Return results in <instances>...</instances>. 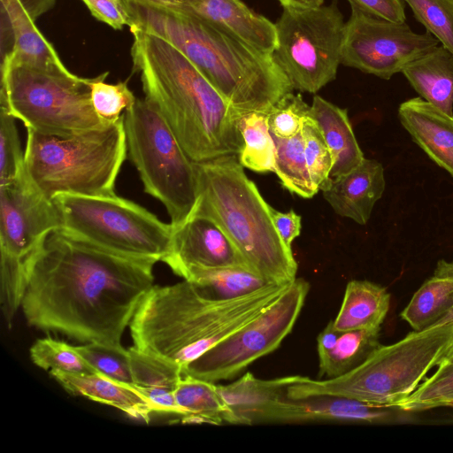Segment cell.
Returning a JSON list of instances; mask_svg holds the SVG:
<instances>
[{"instance_id":"obj_1","label":"cell","mask_w":453,"mask_h":453,"mask_svg":"<svg viewBox=\"0 0 453 453\" xmlns=\"http://www.w3.org/2000/svg\"><path fill=\"white\" fill-rule=\"evenodd\" d=\"M157 262L120 255L64 228L48 233L27 259L21 302L27 324L88 343L121 345Z\"/></svg>"},{"instance_id":"obj_2","label":"cell","mask_w":453,"mask_h":453,"mask_svg":"<svg viewBox=\"0 0 453 453\" xmlns=\"http://www.w3.org/2000/svg\"><path fill=\"white\" fill-rule=\"evenodd\" d=\"M133 69L147 99L161 114L188 157L203 162L238 156L243 147L240 114L196 65L166 40L137 27Z\"/></svg>"},{"instance_id":"obj_3","label":"cell","mask_w":453,"mask_h":453,"mask_svg":"<svg viewBox=\"0 0 453 453\" xmlns=\"http://www.w3.org/2000/svg\"><path fill=\"white\" fill-rule=\"evenodd\" d=\"M126 4L133 20L131 27L175 46L240 114L268 111L294 89L273 54L258 50L186 11Z\"/></svg>"},{"instance_id":"obj_4","label":"cell","mask_w":453,"mask_h":453,"mask_svg":"<svg viewBox=\"0 0 453 453\" xmlns=\"http://www.w3.org/2000/svg\"><path fill=\"white\" fill-rule=\"evenodd\" d=\"M288 284H268L244 296L218 299L183 281L153 287L131 322L134 347L185 368L256 318Z\"/></svg>"},{"instance_id":"obj_5","label":"cell","mask_w":453,"mask_h":453,"mask_svg":"<svg viewBox=\"0 0 453 453\" xmlns=\"http://www.w3.org/2000/svg\"><path fill=\"white\" fill-rule=\"evenodd\" d=\"M194 163L198 198L191 215L216 222L251 270L266 281L292 282L297 272L292 250L277 232L270 205L245 174L238 157Z\"/></svg>"},{"instance_id":"obj_6","label":"cell","mask_w":453,"mask_h":453,"mask_svg":"<svg viewBox=\"0 0 453 453\" xmlns=\"http://www.w3.org/2000/svg\"><path fill=\"white\" fill-rule=\"evenodd\" d=\"M452 339L453 319L413 331L395 343L380 345L362 364L343 375L322 380L303 376L288 387L287 397L339 395L395 408L437 366Z\"/></svg>"},{"instance_id":"obj_7","label":"cell","mask_w":453,"mask_h":453,"mask_svg":"<svg viewBox=\"0 0 453 453\" xmlns=\"http://www.w3.org/2000/svg\"><path fill=\"white\" fill-rule=\"evenodd\" d=\"M27 130L24 172L45 196L116 195V180L127 156L124 114L104 128L67 137Z\"/></svg>"},{"instance_id":"obj_8","label":"cell","mask_w":453,"mask_h":453,"mask_svg":"<svg viewBox=\"0 0 453 453\" xmlns=\"http://www.w3.org/2000/svg\"><path fill=\"white\" fill-rule=\"evenodd\" d=\"M92 78L66 69H46L9 60L1 62L0 106L27 129L60 137L108 126L91 103Z\"/></svg>"},{"instance_id":"obj_9","label":"cell","mask_w":453,"mask_h":453,"mask_svg":"<svg viewBox=\"0 0 453 453\" xmlns=\"http://www.w3.org/2000/svg\"><path fill=\"white\" fill-rule=\"evenodd\" d=\"M127 157L136 168L144 191L165 208L177 226L192 214L198 198L195 163L174 134L145 98L124 112Z\"/></svg>"},{"instance_id":"obj_10","label":"cell","mask_w":453,"mask_h":453,"mask_svg":"<svg viewBox=\"0 0 453 453\" xmlns=\"http://www.w3.org/2000/svg\"><path fill=\"white\" fill-rule=\"evenodd\" d=\"M62 228L97 246L134 258L162 261L173 226L144 207L117 195L89 196L61 193L52 198Z\"/></svg>"},{"instance_id":"obj_11","label":"cell","mask_w":453,"mask_h":453,"mask_svg":"<svg viewBox=\"0 0 453 453\" xmlns=\"http://www.w3.org/2000/svg\"><path fill=\"white\" fill-rule=\"evenodd\" d=\"M274 24L278 42L273 55L294 89L316 93L335 79L345 27L335 2L283 8Z\"/></svg>"},{"instance_id":"obj_12","label":"cell","mask_w":453,"mask_h":453,"mask_svg":"<svg viewBox=\"0 0 453 453\" xmlns=\"http://www.w3.org/2000/svg\"><path fill=\"white\" fill-rule=\"evenodd\" d=\"M309 289L308 281L296 278L272 304L191 362L183 374L213 383L230 380L274 351L292 331Z\"/></svg>"},{"instance_id":"obj_13","label":"cell","mask_w":453,"mask_h":453,"mask_svg":"<svg viewBox=\"0 0 453 453\" xmlns=\"http://www.w3.org/2000/svg\"><path fill=\"white\" fill-rule=\"evenodd\" d=\"M438 45L439 41L427 31L417 34L405 22L380 19L351 7L345 22L341 64L389 80Z\"/></svg>"},{"instance_id":"obj_14","label":"cell","mask_w":453,"mask_h":453,"mask_svg":"<svg viewBox=\"0 0 453 453\" xmlns=\"http://www.w3.org/2000/svg\"><path fill=\"white\" fill-rule=\"evenodd\" d=\"M62 227L52 199L45 196L23 170L12 182L0 186V251L26 267L43 237Z\"/></svg>"},{"instance_id":"obj_15","label":"cell","mask_w":453,"mask_h":453,"mask_svg":"<svg viewBox=\"0 0 453 453\" xmlns=\"http://www.w3.org/2000/svg\"><path fill=\"white\" fill-rule=\"evenodd\" d=\"M162 262L188 281L215 269L251 270L221 227L211 219L198 215H191L182 224L173 226L169 250Z\"/></svg>"},{"instance_id":"obj_16","label":"cell","mask_w":453,"mask_h":453,"mask_svg":"<svg viewBox=\"0 0 453 453\" xmlns=\"http://www.w3.org/2000/svg\"><path fill=\"white\" fill-rule=\"evenodd\" d=\"M390 409L339 395H313L300 399L284 397L263 409L254 418L253 424L321 421L381 423L392 417Z\"/></svg>"},{"instance_id":"obj_17","label":"cell","mask_w":453,"mask_h":453,"mask_svg":"<svg viewBox=\"0 0 453 453\" xmlns=\"http://www.w3.org/2000/svg\"><path fill=\"white\" fill-rule=\"evenodd\" d=\"M179 10L190 12L258 50L273 54L276 50L275 24L241 0H188Z\"/></svg>"},{"instance_id":"obj_18","label":"cell","mask_w":453,"mask_h":453,"mask_svg":"<svg viewBox=\"0 0 453 453\" xmlns=\"http://www.w3.org/2000/svg\"><path fill=\"white\" fill-rule=\"evenodd\" d=\"M385 188L382 165L377 160L365 158L349 173L332 178L322 193L338 215L365 225Z\"/></svg>"},{"instance_id":"obj_19","label":"cell","mask_w":453,"mask_h":453,"mask_svg":"<svg viewBox=\"0 0 453 453\" xmlns=\"http://www.w3.org/2000/svg\"><path fill=\"white\" fill-rule=\"evenodd\" d=\"M2 39L6 38L7 50L2 61L29 65L46 69H66L53 46L35 26L20 0H0Z\"/></svg>"},{"instance_id":"obj_20","label":"cell","mask_w":453,"mask_h":453,"mask_svg":"<svg viewBox=\"0 0 453 453\" xmlns=\"http://www.w3.org/2000/svg\"><path fill=\"white\" fill-rule=\"evenodd\" d=\"M398 117L412 140L453 178V116L414 97L400 104Z\"/></svg>"},{"instance_id":"obj_21","label":"cell","mask_w":453,"mask_h":453,"mask_svg":"<svg viewBox=\"0 0 453 453\" xmlns=\"http://www.w3.org/2000/svg\"><path fill=\"white\" fill-rule=\"evenodd\" d=\"M50 374L73 395L115 407L129 417L145 423L155 412L150 401L134 385L126 384L101 373L73 374L51 370Z\"/></svg>"},{"instance_id":"obj_22","label":"cell","mask_w":453,"mask_h":453,"mask_svg":"<svg viewBox=\"0 0 453 453\" xmlns=\"http://www.w3.org/2000/svg\"><path fill=\"white\" fill-rule=\"evenodd\" d=\"M309 116L317 123L333 157L331 178L344 175L365 159L346 109L314 96Z\"/></svg>"},{"instance_id":"obj_23","label":"cell","mask_w":453,"mask_h":453,"mask_svg":"<svg viewBox=\"0 0 453 453\" xmlns=\"http://www.w3.org/2000/svg\"><path fill=\"white\" fill-rule=\"evenodd\" d=\"M302 378L301 375H293L261 380L251 372H246L232 383L217 384V388L231 410L235 425H253L255 417L263 409L279 399L287 397L288 387Z\"/></svg>"},{"instance_id":"obj_24","label":"cell","mask_w":453,"mask_h":453,"mask_svg":"<svg viewBox=\"0 0 453 453\" xmlns=\"http://www.w3.org/2000/svg\"><path fill=\"white\" fill-rule=\"evenodd\" d=\"M426 102L453 116V54L438 45L402 71Z\"/></svg>"},{"instance_id":"obj_25","label":"cell","mask_w":453,"mask_h":453,"mask_svg":"<svg viewBox=\"0 0 453 453\" xmlns=\"http://www.w3.org/2000/svg\"><path fill=\"white\" fill-rule=\"evenodd\" d=\"M389 304L386 288L365 280H352L346 286L334 327L338 331L380 328Z\"/></svg>"},{"instance_id":"obj_26","label":"cell","mask_w":453,"mask_h":453,"mask_svg":"<svg viewBox=\"0 0 453 453\" xmlns=\"http://www.w3.org/2000/svg\"><path fill=\"white\" fill-rule=\"evenodd\" d=\"M173 393L184 411L182 423L235 425V418L219 393L216 383L183 374Z\"/></svg>"},{"instance_id":"obj_27","label":"cell","mask_w":453,"mask_h":453,"mask_svg":"<svg viewBox=\"0 0 453 453\" xmlns=\"http://www.w3.org/2000/svg\"><path fill=\"white\" fill-rule=\"evenodd\" d=\"M453 311V277L427 279L414 293L400 316L414 331L426 329Z\"/></svg>"},{"instance_id":"obj_28","label":"cell","mask_w":453,"mask_h":453,"mask_svg":"<svg viewBox=\"0 0 453 453\" xmlns=\"http://www.w3.org/2000/svg\"><path fill=\"white\" fill-rule=\"evenodd\" d=\"M380 328L340 331L333 347L319 355V378H336L362 364L380 344Z\"/></svg>"},{"instance_id":"obj_29","label":"cell","mask_w":453,"mask_h":453,"mask_svg":"<svg viewBox=\"0 0 453 453\" xmlns=\"http://www.w3.org/2000/svg\"><path fill=\"white\" fill-rule=\"evenodd\" d=\"M239 128L243 147L240 164L257 173L274 172L275 142L267 123V111H250L241 116Z\"/></svg>"},{"instance_id":"obj_30","label":"cell","mask_w":453,"mask_h":453,"mask_svg":"<svg viewBox=\"0 0 453 453\" xmlns=\"http://www.w3.org/2000/svg\"><path fill=\"white\" fill-rule=\"evenodd\" d=\"M273 137L275 142L274 173L281 185L301 197L314 196L319 189L313 183L307 166L302 133L288 139Z\"/></svg>"},{"instance_id":"obj_31","label":"cell","mask_w":453,"mask_h":453,"mask_svg":"<svg viewBox=\"0 0 453 453\" xmlns=\"http://www.w3.org/2000/svg\"><path fill=\"white\" fill-rule=\"evenodd\" d=\"M191 282L218 299L244 296L271 284L253 271L239 267L207 271Z\"/></svg>"},{"instance_id":"obj_32","label":"cell","mask_w":453,"mask_h":453,"mask_svg":"<svg viewBox=\"0 0 453 453\" xmlns=\"http://www.w3.org/2000/svg\"><path fill=\"white\" fill-rule=\"evenodd\" d=\"M128 354L133 383L136 387L174 390L183 375L176 365L134 346L128 349Z\"/></svg>"},{"instance_id":"obj_33","label":"cell","mask_w":453,"mask_h":453,"mask_svg":"<svg viewBox=\"0 0 453 453\" xmlns=\"http://www.w3.org/2000/svg\"><path fill=\"white\" fill-rule=\"evenodd\" d=\"M32 362L44 370H57L73 374L98 373L64 341L45 337L37 339L29 349Z\"/></svg>"},{"instance_id":"obj_34","label":"cell","mask_w":453,"mask_h":453,"mask_svg":"<svg viewBox=\"0 0 453 453\" xmlns=\"http://www.w3.org/2000/svg\"><path fill=\"white\" fill-rule=\"evenodd\" d=\"M107 76L108 72H105L92 78L90 95L95 112L102 121L110 125L119 120L137 98L127 81L110 84L104 81Z\"/></svg>"},{"instance_id":"obj_35","label":"cell","mask_w":453,"mask_h":453,"mask_svg":"<svg viewBox=\"0 0 453 453\" xmlns=\"http://www.w3.org/2000/svg\"><path fill=\"white\" fill-rule=\"evenodd\" d=\"M74 348L98 373L126 384L134 385L128 349L123 348L122 345L88 342L74 346Z\"/></svg>"},{"instance_id":"obj_36","label":"cell","mask_w":453,"mask_h":453,"mask_svg":"<svg viewBox=\"0 0 453 453\" xmlns=\"http://www.w3.org/2000/svg\"><path fill=\"white\" fill-rule=\"evenodd\" d=\"M415 18L453 54V0H403Z\"/></svg>"},{"instance_id":"obj_37","label":"cell","mask_w":453,"mask_h":453,"mask_svg":"<svg viewBox=\"0 0 453 453\" xmlns=\"http://www.w3.org/2000/svg\"><path fill=\"white\" fill-rule=\"evenodd\" d=\"M307 166L313 183L323 190L330 183L333 157L317 123L309 116L301 130Z\"/></svg>"},{"instance_id":"obj_38","label":"cell","mask_w":453,"mask_h":453,"mask_svg":"<svg viewBox=\"0 0 453 453\" xmlns=\"http://www.w3.org/2000/svg\"><path fill=\"white\" fill-rule=\"evenodd\" d=\"M310 106L300 95L289 92L267 111V123L273 136L288 139L299 134L309 117Z\"/></svg>"},{"instance_id":"obj_39","label":"cell","mask_w":453,"mask_h":453,"mask_svg":"<svg viewBox=\"0 0 453 453\" xmlns=\"http://www.w3.org/2000/svg\"><path fill=\"white\" fill-rule=\"evenodd\" d=\"M15 119L7 108L0 106V186L13 181L24 166Z\"/></svg>"},{"instance_id":"obj_40","label":"cell","mask_w":453,"mask_h":453,"mask_svg":"<svg viewBox=\"0 0 453 453\" xmlns=\"http://www.w3.org/2000/svg\"><path fill=\"white\" fill-rule=\"evenodd\" d=\"M96 19L116 30L132 26L133 20L125 0H81Z\"/></svg>"},{"instance_id":"obj_41","label":"cell","mask_w":453,"mask_h":453,"mask_svg":"<svg viewBox=\"0 0 453 453\" xmlns=\"http://www.w3.org/2000/svg\"><path fill=\"white\" fill-rule=\"evenodd\" d=\"M350 6L371 16L389 21L405 22L403 0H348Z\"/></svg>"},{"instance_id":"obj_42","label":"cell","mask_w":453,"mask_h":453,"mask_svg":"<svg viewBox=\"0 0 453 453\" xmlns=\"http://www.w3.org/2000/svg\"><path fill=\"white\" fill-rule=\"evenodd\" d=\"M270 212L274 226L284 241L291 248L293 241L301 233V216L295 211L290 210L288 212H281L270 205Z\"/></svg>"},{"instance_id":"obj_43","label":"cell","mask_w":453,"mask_h":453,"mask_svg":"<svg viewBox=\"0 0 453 453\" xmlns=\"http://www.w3.org/2000/svg\"><path fill=\"white\" fill-rule=\"evenodd\" d=\"M31 17L35 20L38 17L49 11L55 4V0H20Z\"/></svg>"},{"instance_id":"obj_44","label":"cell","mask_w":453,"mask_h":453,"mask_svg":"<svg viewBox=\"0 0 453 453\" xmlns=\"http://www.w3.org/2000/svg\"><path fill=\"white\" fill-rule=\"evenodd\" d=\"M126 3H136L163 8L180 9L188 0H125Z\"/></svg>"},{"instance_id":"obj_45","label":"cell","mask_w":453,"mask_h":453,"mask_svg":"<svg viewBox=\"0 0 453 453\" xmlns=\"http://www.w3.org/2000/svg\"><path fill=\"white\" fill-rule=\"evenodd\" d=\"M434 274L446 275L453 277V261H447L444 259L439 260ZM453 319V311L449 313L439 323ZM438 324V323H437Z\"/></svg>"},{"instance_id":"obj_46","label":"cell","mask_w":453,"mask_h":453,"mask_svg":"<svg viewBox=\"0 0 453 453\" xmlns=\"http://www.w3.org/2000/svg\"><path fill=\"white\" fill-rule=\"evenodd\" d=\"M283 8H306L323 4L324 0H278Z\"/></svg>"},{"instance_id":"obj_47","label":"cell","mask_w":453,"mask_h":453,"mask_svg":"<svg viewBox=\"0 0 453 453\" xmlns=\"http://www.w3.org/2000/svg\"><path fill=\"white\" fill-rule=\"evenodd\" d=\"M451 364H453V339L449 347L444 351L442 357L440 358L436 367Z\"/></svg>"}]
</instances>
